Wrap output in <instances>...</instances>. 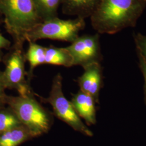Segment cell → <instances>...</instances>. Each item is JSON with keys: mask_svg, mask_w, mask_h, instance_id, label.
<instances>
[{"mask_svg": "<svg viewBox=\"0 0 146 146\" xmlns=\"http://www.w3.org/2000/svg\"><path fill=\"white\" fill-rule=\"evenodd\" d=\"M146 7L144 0H100L90 16L98 34H114L135 26Z\"/></svg>", "mask_w": 146, "mask_h": 146, "instance_id": "1", "label": "cell"}, {"mask_svg": "<svg viewBox=\"0 0 146 146\" xmlns=\"http://www.w3.org/2000/svg\"><path fill=\"white\" fill-rule=\"evenodd\" d=\"M0 15L13 47L23 48L27 34L42 22L33 0H0Z\"/></svg>", "mask_w": 146, "mask_h": 146, "instance_id": "2", "label": "cell"}, {"mask_svg": "<svg viewBox=\"0 0 146 146\" xmlns=\"http://www.w3.org/2000/svg\"><path fill=\"white\" fill-rule=\"evenodd\" d=\"M6 104L34 137L46 133L50 129L52 116L37 101L32 93L17 96H7Z\"/></svg>", "mask_w": 146, "mask_h": 146, "instance_id": "3", "label": "cell"}, {"mask_svg": "<svg viewBox=\"0 0 146 146\" xmlns=\"http://www.w3.org/2000/svg\"><path fill=\"white\" fill-rule=\"evenodd\" d=\"M86 26L85 19L62 20L58 17L43 21L27 34V42H35L42 39H50L72 43Z\"/></svg>", "mask_w": 146, "mask_h": 146, "instance_id": "4", "label": "cell"}, {"mask_svg": "<svg viewBox=\"0 0 146 146\" xmlns=\"http://www.w3.org/2000/svg\"><path fill=\"white\" fill-rule=\"evenodd\" d=\"M42 101L50 104L55 116L74 130L84 135H93L92 131L84 125L76 112L71 101L67 99L63 94L62 78L60 74H57L53 79L49 96L42 99Z\"/></svg>", "mask_w": 146, "mask_h": 146, "instance_id": "5", "label": "cell"}, {"mask_svg": "<svg viewBox=\"0 0 146 146\" xmlns=\"http://www.w3.org/2000/svg\"><path fill=\"white\" fill-rule=\"evenodd\" d=\"M25 54L23 48L13 47L5 60L2 78L6 88L15 89L20 95L32 93L26 79Z\"/></svg>", "mask_w": 146, "mask_h": 146, "instance_id": "6", "label": "cell"}, {"mask_svg": "<svg viewBox=\"0 0 146 146\" xmlns=\"http://www.w3.org/2000/svg\"><path fill=\"white\" fill-rule=\"evenodd\" d=\"M66 48L73 58V66L84 68L92 63H100L102 60L98 33L79 36Z\"/></svg>", "mask_w": 146, "mask_h": 146, "instance_id": "7", "label": "cell"}, {"mask_svg": "<svg viewBox=\"0 0 146 146\" xmlns=\"http://www.w3.org/2000/svg\"><path fill=\"white\" fill-rule=\"evenodd\" d=\"M83 74L78 80L80 90L90 95L99 103L102 83V69L100 63H94L84 67Z\"/></svg>", "mask_w": 146, "mask_h": 146, "instance_id": "8", "label": "cell"}, {"mask_svg": "<svg viewBox=\"0 0 146 146\" xmlns=\"http://www.w3.org/2000/svg\"><path fill=\"white\" fill-rule=\"evenodd\" d=\"M70 101L78 116L84 119L87 125L96 123V102L90 95L80 90Z\"/></svg>", "mask_w": 146, "mask_h": 146, "instance_id": "9", "label": "cell"}, {"mask_svg": "<svg viewBox=\"0 0 146 146\" xmlns=\"http://www.w3.org/2000/svg\"><path fill=\"white\" fill-rule=\"evenodd\" d=\"M100 0H61V8L64 14L75 16L84 19L90 17Z\"/></svg>", "mask_w": 146, "mask_h": 146, "instance_id": "10", "label": "cell"}, {"mask_svg": "<svg viewBox=\"0 0 146 146\" xmlns=\"http://www.w3.org/2000/svg\"><path fill=\"white\" fill-rule=\"evenodd\" d=\"M45 64L70 67L73 66V58L66 47H46Z\"/></svg>", "mask_w": 146, "mask_h": 146, "instance_id": "11", "label": "cell"}, {"mask_svg": "<svg viewBox=\"0 0 146 146\" xmlns=\"http://www.w3.org/2000/svg\"><path fill=\"white\" fill-rule=\"evenodd\" d=\"M32 137L26 127L20 125L0 134V146H18Z\"/></svg>", "mask_w": 146, "mask_h": 146, "instance_id": "12", "label": "cell"}, {"mask_svg": "<svg viewBox=\"0 0 146 146\" xmlns=\"http://www.w3.org/2000/svg\"><path fill=\"white\" fill-rule=\"evenodd\" d=\"M28 43L29 47L25 54V58L29 64V75H31L34 68L41 64H45L46 47L39 45L35 42Z\"/></svg>", "mask_w": 146, "mask_h": 146, "instance_id": "13", "label": "cell"}, {"mask_svg": "<svg viewBox=\"0 0 146 146\" xmlns=\"http://www.w3.org/2000/svg\"><path fill=\"white\" fill-rule=\"evenodd\" d=\"M42 21L58 17L61 0H33Z\"/></svg>", "mask_w": 146, "mask_h": 146, "instance_id": "14", "label": "cell"}, {"mask_svg": "<svg viewBox=\"0 0 146 146\" xmlns=\"http://www.w3.org/2000/svg\"><path fill=\"white\" fill-rule=\"evenodd\" d=\"M22 125L15 113L10 107L0 109V134Z\"/></svg>", "mask_w": 146, "mask_h": 146, "instance_id": "15", "label": "cell"}, {"mask_svg": "<svg viewBox=\"0 0 146 146\" xmlns=\"http://www.w3.org/2000/svg\"><path fill=\"white\" fill-rule=\"evenodd\" d=\"M134 37L137 54L146 62V35L138 33L135 34Z\"/></svg>", "mask_w": 146, "mask_h": 146, "instance_id": "16", "label": "cell"}, {"mask_svg": "<svg viewBox=\"0 0 146 146\" xmlns=\"http://www.w3.org/2000/svg\"><path fill=\"white\" fill-rule=\"evenodd\" d=\"M5 89L6 88L2 78V73H0V109L4 107L5 105L6 104L7 95L5 93Z\"/></svg>", "mask_w": 146, "mask_h": 146, "instance_id": "17", "label": "cell"}, {"mask_svg": "<svg viewBox=\"0 0 146 146\" xmlns=\"http://www.w3.org/2000/svg\"><path fill=\"white\" fill-rule=\"evenodd\" d=\"M139 58V67L141 69V72L143 76L144 81H145V85H144V93H145V100L146 104V62L143 60L141 56L137 54Z\"/></svg>", "mask_w": 146, "mask_h": 146, "instance_id": "18", "label": "cell"}, {"mask_svg": "<svg viewBox=\"0 0 146 146\" xmlns=\"http://www.w3.org/2000/svg\"><path fill=\"white\" fill-rule=\"evenodd\" d=\"M11 46V41L0 33V49H8Z\"/></svg>", "mask_w": 146, "mask_h": 146, "instance_id": "19", "label": "cell"}, {"mask_svg": "<svg viewBox=\"0 0 146 146\" xmlns=\"http://www.w3.org/2000/svg\"><path fill=\"white\" fill-rule=\"evenodd\" d=\"M1 58H2V55H1V54L0 53V61H1Z\"/></svg>", "mask_w": 146, "mask_h": 146, "instance_id": "20", "label": "cell"}, {"mask_svg": "<svg viewBox=\"0 0 146 146\" xmlns=\"http://www.w3.org/2000/svg\"><path fill=\"white\" fill-rule=\"evenodd\" d=\"M144 1H145V2H146V0H144Z\"/></svg>", "mask_w": 146, "mask_h": 146, "instance_id": "21", "label": "cell"}, {"mask_svg": "<svg viewBox=\"0 0 146 146\" xmlns=\"http://www.w3.org/2000/svg\"><path fill=\"white\" fill-rule=\"evenodd\" d=\"M0 16H1V15H0ZM0 23H1V19H0Z\"/></svg>", "mask_w": 146, "mask_h": 146, "instance_id": "22", "label": "cell"}]
</instances>
